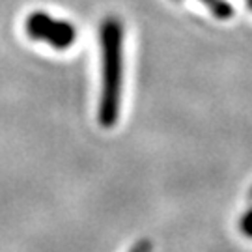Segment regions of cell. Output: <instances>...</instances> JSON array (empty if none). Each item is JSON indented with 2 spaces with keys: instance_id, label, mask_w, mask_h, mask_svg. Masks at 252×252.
<instances>
[{
  "instance_id": "1",
  "label": "cell",
  "mask_w": 252,
  "mask_h": 252,
  "mask_svg": "<svg viewBox=\"0 0 252 252\" xmlns=\"http://www.w3.org/2000/svg\"><path fill=\"white\" fill-rule=\"evenodd\" d=\"M122 39L124 30L114 17L105 19L101 27L103 47V88L99 101V122L103 127H112L120 116L122 99Z\"/></svg>"
},
{
  "instance_id": "2",
  "label": "cell",
  "mask_w": 252,
  "mask_h": 252,
  "mask_svg": "<svg viewBox=\"0 0 252 252\" xmlns=\"http://www.w3.org/2000/svg\"><path fill=\"white\" fill-rule=\"evenodd\" d=\"M27 30L34 39H43L56 49L69 47L77 36L73 25L63 23V21H56V19L49 17L47 13H41V11H36L28 17Z\"/></svg>"
},
{
  "instance_id": "3",
  "label": "cell",
  "mask_w": 252,
  "mask_h": 252,
  "mask_svg": "<svg viewBox=\"0 0 252 252\" xmlns=\"http://www.w3.org/2000/svg\"><path fill=\"white\" fill-rule=\"evenodd\" d=\"M204 2L211 8V11L219 19H228L234 15V9H232V6L226 0H204Z\"/></svg>"
},
{
  "instance_id": "4",
  "label": "cell",
  "mask_w": 252,
  "mask_h": 252,
  "mask_svg": "<svg viewBox=\"0 0 252 252\" xmlns=\"http://www.w3.org/2000/svg\"><path fill=\"white\" fill-rule=\"evenodd\" d=\"M241 232H243L247 237H252V209L251 211H247L241 219Z\"/></svg>"
},
{
  "instance_id": "5",
  "label": "cell",
  "mask_w": 252,
  "mask_h": 252,
  "mask_svg": "<svg viewBox=\"0 0 252 252\" xmlns=\"http://www.w3.org/2000/svg\"><path fill=\"white\" fill-rule=\"evenodd\" d=\"M131 252H152V241H150V239H140V241H136L135 247L131 249Z\"/></svg>"
},
{
  "instance_id": "6",
  "label": "cell",
  "mask_w": 252,
  "mask_h": 252,
  "mask_svg": "<svg viewBox=\"0 0 252 252\" xmlns=\"http://www.w3.org/2000/svg\"><path fill=\"white\" fill-rule=\"evenodd\" d=\"M247 6H249V8L252 9V0H247Z\"/></svg>"
}]
</instances>
